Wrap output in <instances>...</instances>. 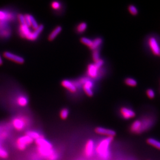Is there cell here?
I'll return each instance as SVG.
<instances>
[{"instance_id": "cell-15", "label": "cell", "mask_w": 160, "mask_h": 160, "mask_svg": "<svg viewBox=\"0 0 160 160\" xmlns=\"http://www.w3.org/2000/svg\"><path fill=\"white\" fill-rule=\"evenodd\" d=\"M35 142L38 145V147L48 148V149H52V144L48 142L47 140L44 139L43 137H41L39 138L36 139Z\"/></svg>"}, {"instance_id": "cell-3", "label": "cell", "mask_w": 160, "mask_h": 160, "mask_svg": "<svg viewBox=\"0 0 160 160\" xmlns=\"http://www.w3.org/2000/svg\"><path fill=\"white\" fill-rule=\"evenodd\" d=\"M148 45L151 52L154 56L160 57V46L157 39L154 37H150L148 39Z\"/></svg>"}, {"instance_id": "cell-5", "label": "cell", "mask_w": 160, "mask_h": 160, "mask_svg": "<svg viewBox=\"0 0 160 160\" xmlns=\"http://www.w3.org/2000/svg\"><path fill=\"white\" fill-rule=\"evenodd\" d=\"M120 114L124 119L130 120L134 118L136 115L134 111L128 107H121L120 109Z\"/></svg>"}, {"instance_id": "cell-26", "label": "cell", "mask_w": 160, "mask_h": 160, "mask_svg": "<svg viewBox=\"0 0 160 160\" xmlns=\"http://www.w3.org/2000/svg\"><path fill=\"white\" fill-rule=\"evenodd\" d=\"M128 10L130 14L133 16L137 15L138 13V8L136 6L133 5H130V6H128Z\"/></svg>"}, {"instance_id": "cell-11", "label": "cell", "mask_w": 160, "mask_h": 160, "mask_svg": "<svg viewBox=\"0 0 160 160\" xmlns=\"http://www.w3.org/2000/svg\"><path fill=\"white\" fill-rule=\"evenodd\" d=\"M25 19H26V24H25L28 26L29 27H32L34 29V30L38 29V27H39V25L33 16L27 14L25 15Z\"/></svg>"}, {"instance_id": "cell-14", "label": "cell", "mask_w": 160, "mask_h": 160, "mask_svg": "<svg viewBox=\"0 0 160 160\" xmlns=\"http://www.w3.org/2000/svg\"><path fill=\"white\" fill-rule=\"evenodd\" d=\"M142 125V132L145 131L151 128L152 125L153 120L152 118L150 117H145L141 120Z\"/></svg>"}, {"instance_id": "cell-30", "label": "cell", "mask_w": 160, "mask_h": 160, "mask_svg": "<svg viewBox=\"0 0 160 160\" xmlns=\"http://www.w3.org/2000/svg\"><path fill=\"white\" fill-rule=\"evenodd\" d=\"M61 4L59 3V2L54 1L52 3V7L53 9L55 10H58L61 8Z\"/></svg>"}, {"instance_id": "cell-17", "label": "cell", "mask_w": 160, "mask_h": 160, "mask_svg": "<svg viewBox=\"0 0 160 160\" xmlns=\"http://www.w3.org/2000/svg\"><path fill=\"white\" fill-rule=\"evenodd\" d=\"M12 124L15 127L16 129L17 130H22L23 128H24V121H23L22 120L19 118H16L14 120V121L12 122Z\"/></svg>"}, {"instance_id": "cell-31", "label": "cell", "mask_w": 160, "mask_h": 160, "mask_svg": "<svg viewBox=\"0 0 160 160\" xmlns=\"http://www.w3.org/2000/svg\"><path fill=\"white\" fill-rule=\"evenodd\" d=\"M18 20L19 22L20 23V25L26 24V19L25 16L23 15L22 14H19L18 16Z\"/></svg>"}, {"instance_id": "cell-6", "label": "cell", "mask_w": 160, "mask_h": 160, "mask_svg": "<svg viewBox=\"0 0 160 160\" xmlns=\"http://www.w3.org/2000/svg\"><path fill=\"white\" fill-rule=\"evenodd\" d=\"M100 68L94 63L90 64L87 67V74L89 78L94 79L98 77L99 74Z\"/></svg>"}, {"instance_id": "cell-8", "label": "cell", "mask_w": 160, "mask_h": 160, "mask_svg": "<svg viewBox=\"0 0 160 160\" xmlns=\"http://www.w3.org/2000/svg\"><path fill=\"white\" fill-rule=\"evenodd\" d=\"M95 133L98 134L107 136V138H113L116 135V132L113 130L107 129L103 127H97L95 129Z\"/></svg>"}, {"instance_id": "cell-7", "label": "cell", "mask_w": 160, "mask_h": 160, "mask_svg": "<svg viewBox=\"0 0 160 160\" xmlns=\"http://www.w3.org/2000/svg\"><path fill=\"white\" fill-rule=\"evenodd\" d=\"M94 83L90 78L87 79L85 83L82 85V89L84 91L85 93L88 95V97H91L93 95L94 92L93 91V89Z\"/></svg>"}, {"instance_id": "cell-21", "label": "cell", "mask_w": 160, "mask_h": 160, "mask_svg": "<svg viewBox=\"0 0 160 160\" xmlns=\"http://www.w3.org/2000/svg\"><path fill=\"white\" fill-rule=\"evenodd\" d=\"M87 24L86 22H81L78 24L76 28V31L79 34L83 33L87 30Z\"/></svg>"}, {"instance_id": "cell-9", "label": "cell", "mask_w": 160, "mask_h": 160, "mask_svg": "<svg viewBox=\"0 0 160 160\" xmlns=\"http://www.w3.org/2000/svg\"><path fill=\"white\" fill-rule=\"evenodd\" d=\"M95 150V146H94V143L92 139H89L87 142L86 145H85V154L87 157H91Z\"/></svg>"}, {"instance_id": "cell-28", "label": "cell", "mask_w": 160, "mask_h": 160, "mask_svg": "<svg viewBox=\"0 0 160 160\" xmlns=\"http://www.w3.org/2000/svg\"><path fill=\"white\" fill-rule=\"evenodd\" d=\"M68 114H69V111L68 109H62L60 112L61 118H62V119H66L68 117Z\"/></svg>"}, {"instance_id": "cell-19", "label": "cell", "mask_w": 160, "mask_h": 160, "mask_svg": "<svg viewBox=\"0 0 160 160\" xmlns=\"http://www.w3.org/2000/svg\"><path fill=\"white\" fill-rule=\"evenodd\" d=\"M62 31V27L60 26H58L56 28H54L50 35H49L48 38L50 41H52L54 38H56V37L59 35L60 33Z\"/></svg>"}, {"instance_id": "cell-2", "label": "cell", "mask_w": 160, "mask_h": 160, "mask_svg": "<svg viewBox=\"0 0 160 160\" xmlns=\"http://www.w3.org/2000/svg\"><path fill=\"white\" fill-rule=\"evenodd\" d=\"M113 138H107L101 141L96 147V152L100 158L106 160L109 156V147Z\"/></svg>"}, {"instance_id": "cell-13", "label": "cell", "mask_w": 160, "mask_h": 160, "mask_svg": "<svg viewBox=\"0 0 160 160\" xmlns=\"http://www.w3.org/2000/svg\"><path fill=\"white\" fill-rule=\"evenodd\" d=\"M61 84L64 88L68 90L72 93H75L77 92V87L74 82H72L70 80L65 79L62 81Z\"/></svg>"}, {"instance_id": "cell-18", "label": "cell", "mask_w": 160, "mask_h": 160, "mask_svg": "<svg viewBox=\"0 0 160 160\" xmlns=\"http://www.w3.org/2000/svg\"><path fill=\"white\" fill-rule=\"evenodd\" d=\"M92 41H93L92 45L90 48L92 51L98 49V47H100L103 43V39L101 38H96Z\"/></svg>"}, {"instance_id": "cell-10", "label": "cell", "mask_w": 160, "mask_h": 160, "mask_svg": "<svg viewBox=\"0 0 160 160\" xmlns=\"http://www.w3.org/2000/svg\"><path fill=\"white\" fill-rule=\"evenodd\" d=\"M4 56L6 59L12 61L17 63L22 64L24 62V59L22 57L14 54L12 52H5L4 53Z\"/></svg>"}, {"instance_id": "cell-24", "label": "cell", "mask_w": 160, "mask_h": 160, "mask_svg": "<svg viewBox=\"0 0 160 160\" xmlns=\"http://www.w3.org/2000/svg\"><path fill=\"white\" fill-rule=\"evenodd\" d=\"M17 103L18 105L21 106H26L28 103V100L25 97H19L17 99Z\"/></svg>"}, {"instance_id": "cell-32", "label": "cell", "mask_w": 160, "mask_h": 160, "mask_svg": "<svg viewBox=\"0 0 160 160\" xmlns=\"http://www.w3.org/2000/svg\"><path fill=\"white\" fill-rule=\"evenodd\" d=\"M94 64L97 65V67H98V68L100 69L104 64V61L103 59H100L98 62L94 63Z\"/></svg>"}, {"instance_id": "cell-1", "label": "cell", "mask_w": 160, "mask_h": 160, "mask_svg": "<svg viewBox=\"0 0 160 160\" xmlns=\"http://www.w3.org/2000/svg\"><path fill=\"white\" fill-rule=\"evenodd\" d=\"M43 29L44 26L42 25H39L38 29H36L33 31H31L30 27L26 24L20 25L19 28L20 35L22 38H25L30 41H35L38 38Z\"/></svg>"}, {"instance_id": "cell-33", "label": "cell", "mask_w": 160, "mask_h": 160, "mask_svg": "<svg viewBox=\"0 0 160 160\" xmlns=\"http://www.w3.org/2000/svg\"><path fill=\"white\" fill-rule=\"evenodd\" d=\"M8 157V154L5 150L0 148V157L2 158H6Z\"/></svg>"}, {"instance_id": "cell-27", "label": "cell", "mask_w": 160, "mask_h": 160, "mask_svg": "<svg viewBox=\"0 0 160 160\" xmlns=\"http://www.w3.org/2000/svg\"><path fill=\"white\" fill-rule=\"evenodd\" d=\"M92 59L94 63L98 62L101 58H100V52L98 49L94 50L92 52Z\"/></svg>"}, {"instance_id": "cell-34", "label": "cell", "mask_w": 160, "mask_h": 160, "mask_svg": "<svg viewBox=\"0 0 160 160\" xmlns=\"http://www.w3.org/2000/svg\"><path fill=\"white\" fill-rule=\"evenodd\" d=\"M7 14L6 13L3 12V11H0V20L3 21L4 20L7 19Z\"/></svg>"}, {"instance_id": "cell-22", "label": "cell", "mask_w": 160, "mask_h": 160, "mask_svg": "<svg viewBox=\"0 0 160 160\" xmlns=\"http://www.w3.org/2000/svg\"><path fill=\"white\" fill-rule=\"evenodd\" d=\"M124 82L126 85H128V86L132 87L136 86L138 84V82L135 79L132 78H130V77L125 79L124 80Z\"/></svg>"}, {"instance_id": "cell-29", "label": "cell", "mask_w": 160, "mask_h": 160, "mask_svg": "<svg viewBox=\"0 0 160 160\" xmlns=\"http://www.w3.org/2000/svg\"><path fill=\"white\" fill-rule=\"evenodd\" d=\"M147 95L149 98L152 99L155 97V93L153 90L151 89H149L146 91Z\"/></svg>"}, {"instance_id": "cell-12", "label": "cell", "mask_w": 160, "mask_h": 160, "mask_svg": "<svg viewBox=\"0 0 160 160\" xmlns=\"http://www.w3.org/2000/svg\"><path fill=\"white\" fill-rule=\"evenodd\" d=\"M130 131L135 134L142 133V125L141 120H136L132 123L130 127Z\"/></svg>"}, {"instance_id": "cell-23", "label": "cell", "mask_w": 160, "mask_h": 160, "mask_svg": "<svg viewBox=\"0 0 160 160\" xmlns=\"http://www.w3.org/2000/svg\"><path fill=\"white\" fill-rule=\"evenodd\" d=\"M80 42L84 44L85 45L89 47V48H90L91 47L92 43H93V41L92 39H90L89 38H86V37L81 38H80Z\"/></svg>"}, {"instance_id": "cell-4", "label": "cell", "mask_w": 160, "mask_h": 160, "mask_svg": "<svg viewBox=\"0 0 160 160\" xmlns=\"http://www.w3.org/2000/svg\"><path fill=\"white\" fill-rule=\"evenodd\" d=\"M33 139L26 135V136L20 138L17 141V148L20 150L25 149L27 146L33 142Z\"/></svg>"}, {"instance_id": "cell-16", "label": "cell", "mask_w": 160, "mask_h": 160, "mask_svg": "<svg viewBox=\"0 0 160 160\" xmlns=\"http://www.w3.org/2000/svg\"><path fill=\"white\" fill-rule=\"evenodd\" d=\"M38 151L39 153L44 157L49 158L50 156L54 154V151L52 149H48V148H41L38 147Z\"/></svg>"}, {"instance_id": "cell-20", "label": "cell", "mask_w": 160, "mask_h": 160, "mask_svg": "<svg viewBox=\"0 0 160 160\" xmlns=\"http://www.w3.org/2000/svg\"><path fill=\"white\" fill-rule=\"evenodd\" d=\"M147 142L149 145H151L154 148L160 150V142L158 141L157 139L153 138H149L147 140Z\"/></svg>"}, {"instance_id": "cell-35", "label": "cell", "mask_w": 160, "mask_h": 160, "mask_svg": "<svg viewBox=\"0 0 160 160\" xmlns=\"http://www.w3.org/2000/svg\"><path fill=\"white\" fill-rule=\"evenodd\" d=\"M2 64H3V60H2L1 56L0 55V65H2Z\"/></svg>"}, {"instance_id": "cell-25", "label": "cell", "mask_w": 160, "mask_h": 160, "mask_svg": "<svg viewBox=\"0 0 160 160\" xmlns=\"http://www.w3.org/2000/svg\"><path fill=\"white\" fill-rule=\"evenodd\" d=\"M27 135L31 138L32 139H37L39 138H41L40 135L38 132L32 131L28 132L27 133Z\"/></svg>"}]
</instances>
